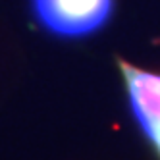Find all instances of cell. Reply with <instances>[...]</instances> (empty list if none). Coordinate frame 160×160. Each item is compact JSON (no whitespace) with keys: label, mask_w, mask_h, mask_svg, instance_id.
<instances>
[{"label":"cell","mask_w":160,"mask_h":160,"mask_svg":"<svg viewBox=\"0 0 160 160\" xmlns=\"http://www.w3.org/2000/svg\"><path fill=\"white\" fill-rule=\"evenodd\" d=\"M35 23L58 39H83L104 29L116 0H29Z\"/></svg>","instance_id":"1"},{"label":"cell","mask_w":160,"mask_h":160,"mask_svg":"<svg viewBox=\"0 0 160 160\" xmlns=\"http://www.w3.org/2000/svg\"><path fill=\"white\" fill-rule=\"evenodd\" d=\"M131 116L160 158V73L118 60Z\"/></svg>","instance_id":"2"}]
</instances>
